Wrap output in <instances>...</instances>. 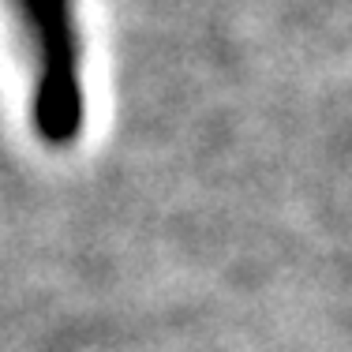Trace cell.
Masks as SVG:
<instances>
[{
  "label": "cell",
  "mask_w": 352,
  "mask_h": 352,
  "mask_svg": "<svg viewBox=\"0 0 352 352\" xmlns=\"http://www.w3.org/2000/svg\"><path fill=\"white\" fill-rule=\"evenodd\" d=\"M19 19L38 49V79L30 98V124L53 150L75 146L87 124L82 98V45L75 0H15Z\"/></svg>",
  "instance_id": "6da1fadb"
}]
</instances>
